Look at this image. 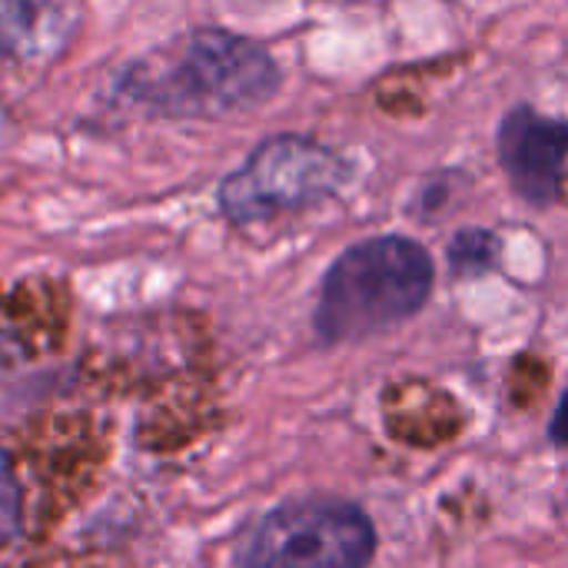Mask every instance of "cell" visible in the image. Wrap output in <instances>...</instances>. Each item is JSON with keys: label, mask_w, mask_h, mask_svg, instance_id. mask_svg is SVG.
I'll return each instance as SVG.
<instances>
[{"label": "cell", "mask_w": 568, "mask_h": 568, "mask_svg": "<svg viewBox=\"0 0 568 568\" xmlns=\"http://www.w3.org/2000/svg\"><path fill=\"white\" fill-rule=\"evenodd\" d=\"M116 90L160 116L206 120L266 103L280 90V67L263 43L200 27L126 63Z\"/></svg>", "instance_id": "cell-1"}, {"label": "cell", "mask_w": 568, "mask_h": 568, "mask_svg": "<svg viewBox=\"0 0 568 568\" xmlns=\"http://www.w3.org/2000/svg\"><path fill=\"white\" fill-rule=\"evenodd\" d=\"M436 266L423 243L389 233L343 250L323 273L313 329L320 343H359L413 320L433 293Z\"/></svg>", "instance_id": "cell-2"}, {"label": "cell", "mask_w": 568, "mask_h": 568, "mask_svg": "<svg viewBox=\"0 0 568 568\" xmlns=\"http://www.w3.org/2000/svg\"><path fill=\"white\" fill-rule=\"evenodd\" d=\"M379 536L369 513L343 496H296L250 532L240 568H366Z\"/></svg>", "instance_id": "cell-3"}, {"label": "cell", "mask_w": 568, "mask_h": 568, "mask_svg": "<svg viewBox=\"0 0 568 568\" xmlns=\"http://www.w3.org/2000/svg\"><path fill=\"white\" fill-rule=\"evenodd\" d=\"M349 176L353 166L326 143L303 133H276L220 183L216 200L226 220L260 223L336 196Z\"/></svg>", "instance_id": "cell-4"}, {"label": "cell", "mask_w": 568, "mask_h": 568, "mask_svg": "<svg viewBox=\"0 0 568 568\" xmlns=\"http://www.w3.org/2000/svg\"><path fill=\"white\" fill-rule=\"evenodd\" d=\"M496 146L513 190L529 206L546 210L559 200L568 160V123L523 103L503 116Z\"/></svg>", "instance_id": "cell-5"}, {"label": "cell", "mask_w": 568, "mask_h": 568, "mask_svg": "<svg viewBox=\"0 0 568 568\" xmlns=\"http://www.w3.org/2000/svg\"><path fill=\"white\" fill-rule=\"evenodd\" d=\"M57 13L47 0H0V47L10 53H30L47 47V27Z\"/></svg>", "instance_id": "cell-6"}, {"label": "cell", "mask_w": 568, "mask_h": 568, "mask_svg": "<svg viewBox=\"0 0 568 568\" xmlns=\"http://www.w3.org/2000/svg\"><path fill=\"white\" fill-rule=\"evenodd\" d=\"M499 253H503L499 233H493V230H486V226H466V230H459V233L449 240L446 260H449L453 276H459V280H476V276H486L489 270H496Z\"/></svg>", "instance_id": "cell-7"}, {"label": "cell", "mask_w": 568, "mask_h": 568, "mask_svg": "<svg viewBox=\"0 0 568 568\" xmlns=\"http://www.w3.org/2000/svg\"><path fill=\"white\" fill-rule=\"evenodd\" d=\"M20 483L10 456L0 449V549H7L20 536Z\"/></svg>", "instance_id": "cell-8"}, {"label": "cell", "mask_w": 568, "mask_h": 568, "mask_svg": "<svg viewBox=\"0 0 568 568\" xmlns=\"http://www.w3.org/2000/svg\"><path fill=\"white\" fill-rule=\"evenodd\" d=\"M549 439L559 449H568V389L562 393V399H559V406H556V413L549 419Z\"/></svg>", "instance_id": "cell-9"}]
</instances>
